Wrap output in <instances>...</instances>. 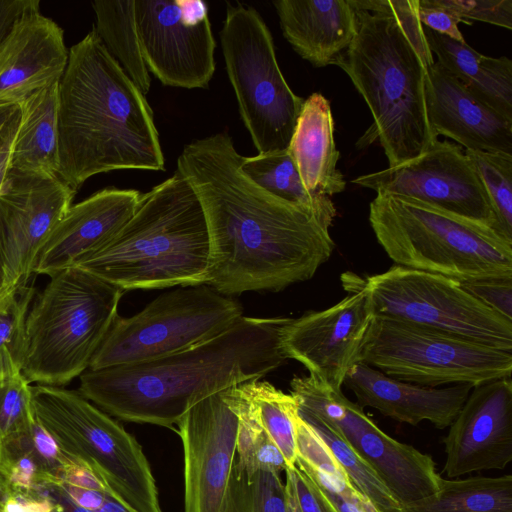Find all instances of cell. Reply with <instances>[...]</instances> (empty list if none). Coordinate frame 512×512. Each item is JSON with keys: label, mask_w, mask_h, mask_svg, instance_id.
<instances>
[{"label": "cell", "mask_w": 512, "mask_h": 512, "mask_svg": "<svg viewBox=\"0 0 512 512\" xmlns=\"http://www.w3.org/2000/svg\"><path fill=\"white\" fill-rule=\"evenodd\" d=\"M76 192L58 175L7 169L0 188V248L10 293L28 285L41 247Z\"/></svg>", "instance_id": "cell-17"}, {"label": "cell", "mask_w": 512, "mask_h": 512, "mask_svg": "<svg viewBox=\"0 0 512 512\" xmlns=\"http://www.w3.org/2000/svg\"><path fill=\"white\" fill-rule=\"evenodd\" d=\"M233 404L238 417L234 467L247 475L259 470L279 473L287 466L278 448L264 430L250 398L246 382L234 386Z\"/></svg>", "instance_id": "cell-32"}, {"label": "cell", "mask_w": 512, "mask_h": 512, "mask_svg": "<svg viewBox=\"0 0 512 512\" xmlns=\"http://www.w3.org/2000/svg\"><path fill=\"white\" fill-rule=\"evenodd\" d=\"M39 7L24 12L0 39V104H19L64 74V31Z\"/></svg>", "instance_id": "cell-20"}, {"label": "cell", "mask_w": 512, "mask_h": 512, "mask_svg": "<svg viewBox=\"0 0 512 512\" xmlns=\"http://www.w3.org/2000/svg\"><path fill=\"white\" fill-rule=\"evenodd\" d=\"M142 193L109 187L72 204L41 247L33 274L49 277L108 243L135 213Z\"/></svg>", "instance_id": "cell-21"}, {"label": "cell", "mask_w": 512, "mask_h": 512, "mask_svg": "<svg viewBox=\"0 0 512 512\" xmlns=\"http://www.w3.org/2000/svg\"><path fill=\"white\" fill-rule=\"evenodd\" d=\"M428 47L448 73L472 94L512 119V60L480 54L466 42H458L423 26Z\"/></svg>", "instance_id": "cell-26"}, {"label": "cell", "mask_w": 512, "mask_h": 512, "mask_svg": "<svg viewBox=\"0 0 512 512\" xmlns=\"http://www.w3.org/2000/svg\"><path fill=\"white\" fill-rule=\"evenodd\" d=\"M418 17L422 26L458 42L465 39L458 28L461 20L435 0H419Z\"/></svg>", "instance_id": "cell-42"}, {"label": "cell", "mask_w": 512, "mask_h": 512, "mask_svg": "<svg viewBox=\"0 0 512 512\" xmlns=\"http://www.w3.org/2000/svg\"><path fill=\"white\" fill-rule=\"evenodd\" d=\"M222 512H287V492L280 474L232 471Z\"/></svg>", "instance_id": "cell-34"}, {"label": "cell", "mask_w": 512, "mask_h": 512, "mask_svg": "<svg viewBox=\"0 0 512 512\" xmlns=\"http://www.w3.org/2000/svg\"><path fill=\"white\" fill-rule=\"evenodd\" d=\"M273 5L284 37L314 67L334 64L356 35L349 0H277Z\"/></svg>", "instance_id": "cell-24"}, {"label": "cell", "mask_w": 512, "mask_h": 512, "mask_svg": "<svg viewBox=\"0 0 512 512\" xmlns=\"http://www.w3.org/2000/svg\"><path fill=\"white\" fill-rule=\"evenodd\" d=\"M401 512H512V475L443 478L437 492L401 505Z\"/></svg>", "instance_id": "cell-28"}, {"label": "cell", "mask_w": 512, "mask_h": 512, "mask_svg": "<svg viewBox=\"0 0 512 512\" xmlns=\"http://www.w3.org/2000/svg\"><path fill=\"white\" fill-rule=\"evenodd\" d=\"M241 317L240 303L211 286H180L131 317L118 315L88 369L141 363L186 350L221 335Z\"/></svg>", "instance_id": "cell-10"}, {"label": "cell", "mask_w": 512, "mask_h": 512, "mask_svg": "<svg viewBox=\"0 0 512 512\" xmlns=\"http://www.w3.org/2000/svg\"><path fill=\"white\" fill-rule=\"evenodd\" d=\"M7 497H8V492H7L6 488L4 487V485L0 481V510H1V507Z\"/></svg>", "instance_id": "cell-50"}, {"label": "cell", "mask_w": 512, "mask_h": 512, "mask_svg": "<svg viewBox=\"0 0 512 512\" xmlns=\"http://www.w3.org/2000/svg\"><path fill=\"white\" fill-rule=\"evenodd\" d=\"M123 293L76 267L51 276L24 323L20 366L26 380L61 387L88 370Z\"/></svg>", "instance_id": "cell-7"}, {"label": "cell", "mask_w": 512, "mask_h": 512, "mask_svg": "<svg viewBox=\"0 0 512 512\" xmlns=\"http://www.w3.org/2000/svg\"><path fill=\"white\" fill-rule=\"evenodd\" d=\"M369 222L395 265L458 281L512 278V241L422 201L377 193Z\"/></svg>", "instance_id": "cell-6"}, {"label": "cell", "mask_w": 512, "mask_h": 512, "mask_svg": "<svg viewBox=\"0 0 512 512\" xmlns=\"http://www.w3.org/2000/svg\"><path fill=\"white\" fill-rule=\"evenodd\" d=\"M290 386L298 409L331 426L371 466L401 505L439 490L443 478L434 460L382 431L342 390H333L311 376L294 377Z\"/></svg>", "instance_id": "cell-13"}, {"label": "cell", "mask_w": 512, "mask_h": 512, "mask_svg": "<svg viewBox=\"0 0 512 512\" xmlns=\"http://www.w3.org/2000/svg\"><path fill=\"white\" fill-rule=\"evenodd\" d=\"M461 286L483 304L512 320V278L459 281Z\"/></svg>", "instance_id": "cell-40"}, {"label": "cell", "mask_w": 512, "mask_h": 512, "mask_svg": "<svg viewBox=\"0 0 512 512\" xmlns=\"http://www.w3.org/2000/svg\"><path fill=\"white\" fill-rule=\"evenodd\" d=\"M287 150L309 192L330 197L345 189L346 181L337 168L332 111L321 93L304 100Z\"/></svg>", "instance_id": "cell-25"}, {"label": "cell", "mask_w": 512, "mask_h": 512, "mask_svg": "<svg viewBox=\"0 0 512 512\" xmlns=\"http://www.w3.org/2000/svg\"><path fill=\"white\" fill-rule=\"evenodd\" d=\"M2 483V482H1Z\"/></svg>", "instance_id": "cell-51"}, {"label": "cell", "mask_w": 512, "mask_h": 512, "mask_svg": "<svg viewBox=\"0 0 512 512\" xmlns=\"http://www.w3.org/2000/svg\"><path fill=\"white\" fill-rule=\"evenodd\" d=\"M36 420L69 458L84 462L132 512H162L156 480L141 445L78 391L31 386Z\"/></svg>", "instance_id": "cell-8"}, {"label": "cell", "mask_w": 512, "mask_h": 512, "mask_svg": "<svg viewBox=\"0 0 512 512\" xmlns=\"http://www.w3.org/2000/svg\"><path fill=\"white\" fill-rule=\"evenodd\" d=\"M286 475L285 486L287 492V512H301L296 499L293 483L290 477Z\"/></svg>", "instance_id": "cell-49"}, {"label": "cell", "mask_w": 512, "mask_h": 512, "mask_svg": "<svg viewBox=\"0 0 512 512\" xmlns=\"http://www.w3.org/2000/svg\"><path fill=\"white\" fill-rule=\"evenodd\" d=\"M246 385L264 430L282 454L287 468L293 467L298 457L297 400L266 381L253 380Z\"/></svg>", "instance_id": "cell-33"}, {"label": "cell", "mask_w": 512, "mask_h": 512, "mask_svg": "<svg viewBox=\"0 0 512 512\" xmlns=\"http://www.w3.org/2000/svg\"><path fill=\"white\" fill-rule=\"evenodd\" d=\"M19 119V104H0V141Z\"/></svg>", "instance_id": "cell-47"}, {"label": "cell", "mask_w": 512, "mask_h": 512, "mask_svg": "<svg viewBox=\"0 0 512 512\" xmlns=\"http://www.w3.org/2000/svg\"><path fill=\"white\" fill-rule=\"evenodd\" d=\"M355 277L377 315L512 352V320L483 304L458 280L399 265L364 280Z\"/></svg>", "instance_id": "cell-12"}, {"label": "cell", "mask_w": 512, "mask_h": 512, "mask_svg": "<svg viewBox=\"0 0 512 512\" xmlns=\"http://www.w3.org/2000/svg\"><path fill=\"white\" fill-rule=\"evenodd\" d=\"M290 318L243 316L221 335L154 360L86 370L78 392L120 420L171 428L196 403L283 365Z\"/></svg>", "instance_id": "cell-2"}, {"label": "cell", "mask_w": 512, "mask_h": 512, "mask_svg": "<svg viewBox=\"0 0 512 512\" xmlns=\"http://www.w3.org/2000/svg\"><path fill=\"white\" fill-rule=\"evenodd\" d=\"M241 172L272 196L317 213L333 222L336 208L329 196L309 192L288 150H278L242 157Z\"/></svg>", "instance_id": "cell-30"}, {"label": "cell", "mask_w": 512, "mask_h": 512, "mask_svg": "<svg viewBox=\"0 0 512 512\" xmlns=\"http://www.w3.org/2000/svg\"><path fill=\"white\" fill-rule=\"evenodd\" d=\"M443 444L448 478L506 468L512 461L511 377L473 386Z\"/></svg>", "instance_id": "cell-19"}, {"label": "cell", "mask_w": 512, "mask_h": 512, "mask_svg": "<svg viewBox=\"0 0 512 512\" xmlns=\"http://www.w3.org/2000/svg\"><path fill=\"white\" fill-rule=\"evenodd\" d=\"M242 157L221 132L185 145L177 159L206 217L205 284L230 297L309 280L335 248L332 222L258 187L241 172Z\"/></svg>", "instance_id": "cell-1"}, {"label": "cell", "mask_w": 512, "mask_h": 512, "mask_svg": "<svg viewBox=\"0 0 512 512\" xmlns=\"http://www.w3.org/2000/svg\"><path fill=\"white\" fill-rule=\"evenodd\" d=\"M58 128V176L76 191L101 173L165 169L151 107L94 27L69 49Z\"/></svg>", "instance_id": "cell-3"}, {"label": "cell", "mask_w": 512, "mask_h": 512, "mask_svg": "<svg viewBox=\"0 0 512 512\" xmlns=\"http://www.w3.org/2000/svg\"><path fill=\"white\" fill-rule=\"evenodd\" d=\"M298 414L325 444L355 490L377 512H401V504L381 478L331 426L311 413L298 409Z\"/></svg>", "instance_id": "cell-31"}, {"label": "cell", "mask_w": 512, "mask_h": 512, "mask_svg": "<svg viewBox=\"0 0 512 512\" xmlns=\"http://www.w3.org/2000/svg\"><path fill=\"white\" fill-rule=\"evenodd\" d=\"M53 501L48 492L40 487L32 493L10 494L0 512H53Z\"/></svg>", "instance_id": "cell-43"}, {"label": "cell", "mask_w": 512, "mask_h": 512, "mask_svg": "<svg viewBox=\"0 0 512 512\" xmlns=\"http://www.w3.org/2000/svg\"><path fill=\"white\" fill-rule=\"evenodd\" d=\"M34 420L31 385L18 357L6 348L0 354V443L27 430Z\"/></svg>", "instance_id": "cell-35"}, {"label": "cell", "mask_w": 512, "mask_h": 512, "mask_svg": "<svg viewBox=\"0 0 512 512\" xmlns=\"http://www.w3.org/2000/svg\"><path fill=\"white\" fill-rule=\"evenodd\" d=\"M38 5V0H0V39L24 12Z\"/></svg>", "instance_id": "cell-45"}, {"label": "cell", "mask_w": 512, "mask_h": 512, "mask_svg": "<svg viewBox=\"0 0 512 512\" xmlns=\"http://www.w3.org/2000/svg\"><path fill=\"white\" fill-rule=\"evenodd\" d=\"M360 362L426 387L473 386L511 377L512 352L459 335L376 315Z\"/></svg>", "instance_id": "cell-11"}, {"label": "cell", "mask_w": 512, "mask_h": 512, "mask_svg": "<svg viewBox=\"0 0 512 512\" xmlns=\"http://www.w3.org/2000/svg\"><path fill=\"white\" fill-rule=\"evenodd\" d=\"M352 182L377 193L422 201L489 226L501 234L491 202L475 168L462 147L449 141L437 139L416 158L358 176Z\"/></svg>", "instance_id": "cell-15"}, {"label": "cell", "mask_w": 512, "mask_h": 512, "mask_svg": "<svg viewBox=\"0 0 512 512\" xmlns=\"http://www.w3.org/2000/svg\"><path fill=\"white\" fill-rule=\"evenodd\" d=\"M20 121L8 168L55 176L59 171V83L19 103Z\"/></svg>", "instance_id": "cell-27"}, {"label": "cell", "mask_w": 512, "mask_h": 512, "mask_svg": "<svg viewBox=\"0 0 512 512\" xmlns=\"http://www.w3.org/2000/svg\"><path fill=\"white\" fill-rule=\"evenodd\" d=\"M426 108L436 137L451 138L467 151L512 155V119L472 94L436 61L427 69Z\"/></svg>", "instance_id": "cell-22"}, {"label": "cell", "mask_w": 512, "mask_h": 512, "mask_svg": "<svg viewBox=\"0 0 512 512\" xmlns=\"http://www.w3.org/2000/svg\"><path fill=\"white\" fill-rule=\"evenodd\" d=\"M210 240L200 200L177 170L142 194L128 222L75 266L120 289L205 284Z\"/></svg>", "instance_id": "cell-4"}, {"label": "cell", "mask_w": 512, "mask_h": 512, "mask_svg": "<svg viewBox=\"0 0 512 512\" xmlns=\"http://www.w3.org/2000/svg\"><path fill=\"white\" fill-rule=\"evenodd\" d=\"M141 52L166 86L207 88L215 72L216 41L201 0H135Z\"/></svg>", "instance_id": "cell-14"}, {"label": "cell", "mask_w": 512, "mask_h": 512, "mask_svg": "<svg viewBox=\"0 0 512 512\" xmlns=\"http://www.w3.org/2000/svg\"><path fill=\"white\" fill-rule=\"evenodd\" d=\"M461 22L482 21L512 29V0H435Z\"/></svg>", "instance_id": "cell-38"}, {"label": "cell", "mask_w": 512, "mask_h": 512, "mask_svg": "<svg viewBox=\"0 0 512 512\" xmlns=\"http://www.w3.org/2000/svg\"><path fill=\"white\" fill-rule=\"evenodd\" d=\"M354 10L356 35L333 65L349 76L373 117L358 146L378 140L389 167H395L438 139L426 108L428 67L393 17Z\"/></svg>", "instance_id": "cell-5"}, {"label": "cell", "mask_w": 512, "mask_h": 512, "mask_svg": "<svg viewBox=\"0 0 512 512\" xmlns=\"http://www.w3.org/2000/svg\"><path fill=\"white\" fill-rule=\"evenodd\" d=\"M491 202L499 231L512 241V155L467 151Z\"/></svg>", "instance_id": "cell-36"}, {"label": "cell", "mask_w": 512, "mask_h": 512, "mask_svg": "<svg viewBox=\"0 0 512 512\" xmlns=\"http://www.w3.org/2000/svg\"><path fill=\"white\" fill-rule=\"evenodd\" d=\"M294 487L301 512H339L311 475L295 464L285 470Z\"/></svg>", "instance_id": "cell-41"}, {"label": "cell", "mask_w": 512, "mask_h": 512, "mask_svg": "<svg viewBox=\"0 0 512 512\" xmlns=\"http://www.w3.org/2000/svg\"><path fill=\"white\" fill-rule=\"evenodd\" d=\"M376 315L367 290L353 281L351 293L335 305L290 318L281 330L282 350L287 359L303 364L309 376L342 390L348 371L360 362Z\"/></svg>", "instance_id": "cell-16"}, {"label": "cell", "mask_w": 512, "mask_h": 512, "mask_svg": "<svg viewBox=\"0 0 512 512\" xmlns=\"http://www.w3.org/2000/svg\"><path fill=\"white\" fill-rule=\"evenodd\" d=\"M59 478L61 482L79 488L93 490L108 489L89 466L76 459L69 458L62 466Z\"/></svg>", "instance_id": "cell-44"}, {"label": "cell", "mask_w": 512, "mask_h": 512, "mask_svg": "<svg viewBox=\"0 0 512 512\" xmlns=\"http://www.w3.org/2000/svg\"><path fill=\"white\" fill-rule=\"evenodd\" d=\"M15 295L16 294L10 293L7 288L3 257L0 248V308L6 307L13 300Z\"/></svg>", "instance_id": "cell-48"}, {"label": "cell", "mask_w": 512, "mask_h": 512, "mask_svg": "<svg viewBox=\"0 0 512 512\" xmlns=\"http://www.w3.org/2000/svg\"><path fill=\"white\" fill-rule=\"evenodd\" d=\"M349 3L356 10L393 17L400 23L424 64L429 68L434 63L418 17L419 0H349Z\"/></svg>", "instance_id": "cell-37"}, {"label": "cell", "mask_w": 512, "mask_h": 512, "mask_svg": "<svg viewBox=\"0 0 512 512\" xmlns=\"http://www.w3.org/2000/svg\"><path fill=\"white\" fill-rule=\"evenodd\" d=\"M343 385L354 393L361 408H374L384 416L413 426L428 421L438 429L451 425L473 387L420 386L389 377L362 362L348 371Z\"/></svg>", "instance_id": "cell-23"}, {"label": "cell", "mask_w": 512, "mask_h": 512, "mask_svg": "<svg viewBox=\"0 0 512 512\" xmlns=\"http://www.w3.org/2000/svg\"><path fill=\"white\" fill-rule=\"evenodd\" d=\"M220 41L241 119L258 154L287 149L305 99L287 84L263 18L253 7L227 3Z\"/></svg>", "instance_id": "cell-9"}, {"label": "cell", "mask_w": 512, "mask_h": 512, "mask_svg": "<svg viewBox=\"0 0 512 512\" xmlns=\"http://www.w3.org/2000/svg\"><path fill=\"white\" fill-rule=\"evenodd\" d=\"M34 295V287L27 285L16 293L6 307L0 308V354L8 348L20 361L24 323Z\"/></svg>", "instance_id": "cell-39"}, {"label": "cell", "mask_w": 512, "mask_h": 512, "mask_svg": "<svg viewBox=\"0 0 512 512\" xmlns=\"http://www.w3.org/2000/svg\"><path fill=\"white\" fill-rule=\"evenodd\" d=\"M233 390L201 400L177 423L183 446L184 512H222L236 462Z\"/></svg>", "instance_id": "cell-18"}, {"label": "cell", "mask_w": 512, "mask_h": 512, "mask_svg": "<svg viewBox=\"0 0 512 512\" xmlns=\"http://www.w3.org/2000/svg\"><path fill=\"white\" fill-rule=\"evenodd\" d=\"M50 495L54 510L53 512H91L84 508L77 506L63 491L56 485L42 486Z\"/></svg>", "instance_id": "cell-46"}, {"label": "cell", "mask_w": 512, "mask_h": 512, "mask_svg": "<svg viewBox=\"0 0 512 512\" xmlns=\"http://www.w3.org/2000/svg\"><path fill=\"white\" fill-rule=\"evenodd\" d=\"M94 27L110 55L145 95L151 78L144 61L135 17V0H97L91 3Z\"/></svg>", "instance_id": "cell-29"}]
</instances>
